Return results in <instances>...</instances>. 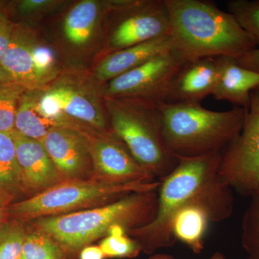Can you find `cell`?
Segmentation results:
<instances>
[{
	"label": "cell",
	"mask_w": 259,
	"mask_h": 259,
	"mask_svg": "<svg viewBox=\"0 0 259 259\" xmlns=\"http://www.w3.org/2000/svg\"><path fill=\"white\" fill-rule=\"evenodd\" d=\"M221 152L197 157H180L175 169L160 181L158 208L154 219L127 234L142 252L152 255L175 244L171 223L181 209L192 202H204L234 208L233 190L218 175Z\"/></svg>",
	"instance_id": "obj_1"
},
{
	"label": "cell",
	"mask_w": 259,
	"mask_h": 259,
	"mask_svg": "<svg viewBox=\"0 0 259 259\" xmlns=\"http://www.w3.org/2000/svg\"><path fill=\"white\" fill-rule=\"evenodd\" d=\"M175 49L187 61L239 59L256 47L229 12L205 0H164Z\"/></svg>",
	"instance_id": "obj_2"
},
{
	"label": "cell",
	"mask_w": 259,
	"mask_h": 259,
	"mask_svg": "<svg viewBox=\"0 0 259 259\" xmlns=\"http://www.w3.org/2000/svg\"><path fill=\"white\" fill-rule=\"evenodd\" d=\"M158 190L135 192L101 207L28 223L55 240L69 259H79L84 247L106 237L112 226L119 225L128 232L151 223L157 212Z\"/></svg>",
	"instance_id": "obj_3"
},
{
	"label": "cell",
	"mask_w": 259,
	"mask_h": 259,
	"mask_svg": "<svg viewBox=\"0 0 259 259\" xmlns=\"http://www.w3.org/2000/svg\"><path fill=\"white\" fill-rule=\"evenodd\" d=\"M161 108L165 143L177 158L222 152L241 133L246 112L213 111L201 102H161Z\"/></svg>",
	"instance_id": "obj_4"
},
{
	"label": "cell",
	"mask_w": 259,
	"mask_h": 259,
	"mask_svg": "<svg viewBox=\"0 0 259 259\" xmlns=\"http://www.w3.org/2000/svg\"><path fill=\"white\" fill-rule=\"evenodd\" d=\"M110 101L112 133L155 180H163L175 169L179 158L165 143L161 102L141 98H112Z\"/></svg>",
	"instance_id": "obj_5"
},
{
	"label": "cell",
	"mask_w": 259,
	"mask_h": 259,
	"mask_svg": "<svg viewBox=\"0 0 259 259\" xmlns=\"http://www.w3.org/2000/svg\"><path fill=\"white\" fill-rule=\"evenodd\" d=\"M158 180L110 185L93 180H64L42 193L13 202L9 219L28 223L101 207L135 192L158 190Z\"/></svg>",
	"instance_id": "obj_6"
},
{
	"label": "cell",
	"mask_w": 259,
	"mask_h": 259,
	"mask_svg": "<svg viewBox=\"0 0 259 259\" xmlns=\"http://www.w3.org/2000/svg\"><path fill=\"white\" fill-rule=\"evenodd\" d=\"M218 175L244 197L259 190V87L250 94L241 133L221 152Z\"/></svg>",
	"instance_id": "obj_7"
},
{
	"label": "cell",
	"mask_w": 259,
	"mask_h": 259,
	"mask_svg": "<svg viewBox=\"0 0 259 259\" xmlns=\"http://www.w3.org/2000/svg\"><path fill=\"white\" fill-rule=\"evenodd\" d=\"M186 62L175 49L162 53L110 80L106 89L107 95L111 98H141L163 102L172 80Z\"/></svg>",
	"instance_id": "obj_8"
},
{
	"label": "cell",
	"mask_w": 259,
	"mask_h": 259,
	"mask_svg": "<svg viewBox=\"0 0 259 259\" xmlns=\"http://www.w3.org/2000/svg\"><path fill=\"white\" fill-rule=\"evenodd\" d=\"M114 5L123 15L109 39V47L114 51L171 36V22L164 0L120 2Z\"/></svg>",
	"instance_id": "obj_9"
},
{
	"label": "cell",
	"mask_w": 259,
	"mask_h": 259,
	"mask_svg": "<svg viewBox=\"0 0 259 259\" xmlns=\"http://www.w3.org/2000/svg\"><path fill=\"white\" fill-rule=\"evenodd\" d=\"M75 130L82 135L90 151L93 166L90 180L110 185L156 180L135 159L112 131L93 135L78 127Z\"/></svg>",
	"instance_id": "obj_10"
},
{
	"label": "cell",
	"mask_w": 259,
	"mask_h": 259,
	"mask_svg": "<svg viewBox=\"0 0 259 259\" xmlns=\"http://www.w3.org/2000/svg\"><path fill=\"white\" fill-rule=\"evenodd\" d=\"M53 163L64 180H88L93 166L82 135L70 127H55L41 141Z\"/></svg>",
	"instance_id": "obj_11"
},
{
	"label": "cell",
	"mask_w": 259,
	"mask_h": 259,
	"mask_svg": "<svg viewBox=\"0 0 259 259\" xmlns=\"http://www.w3.org/2000/svg\"><path fill=\"white\" fill-rule=\"evenodd\" d=\"M11 134L20 167V192L27 198L64 181L41 143L25 137L15 130Z\"/></svg>",
	"instance_id": "obj_12"
},
{
	"label": "cell",
	"mask_w": 259,
	"mask_h": 259,
	"mask_svg": "<svg viewBox=\"0 0 259 259\" xmlns=\"http://www.w3.org/2000/svg\"><path fill=\"white\" fill-rule=\"evenodd\" d=\"M233 208L196 202L186 205L177 212L171 223V233L193 253L199 254L204 249V237L212 223H219L231 217Z\"/></svg>",
	"instance_id": "obj_13"
},
{
	"label": "cell",
	"mask_w": 259,
	"mask_h": 259,
	"mask_svg": "<svg viewBox=\"0 0 259 259\" xmlns=\"http://www.w3.org/2000/svg\"><path fill=\"white\" fill-rule=\"evenodd\" d=\"M218 67V58L187 61L172 80L163 102H201L212 95Z\"/></svg>",
	"instance_id": "obj_14"
},
{
	"label": "cell",
	"mask_w": 259,
	"mask_h": 259,
	"mask_svg": "<svg viewBox=\"0 0 259 259\" xmlns=\"http://www.w3.org/2000/svg\"><path fill=\"white\" fill-rule=\"evenodd\" d=\"M218 61V76L212 96L247 108L250 94L259 87V73L241 66L234 58L222 56Z\"/></svg>",
	"instance_id": "obj_15"
},
{
	"label": "cell",
	"mask_w": 259,
	"mask_h": 259,
	"mask_svg": "<svg viewBox=\"0 0 259 259\" xmlns=\"http://www.w3.org/2000/svg\"><path fill=\"white\" fill-rule=\"evenodd\" d=\"M173 49L175 44L172 37L164 36L114 51L99 65L97 77L101 81H110L155 56Z\"/></svg>",
	"instance_id": "obj_16"
},
{
	"label": "cell",
	"mask_w": 259,
	"mask_h": 259,
	"mask_svg": "<svg viewBox=\"0 0 259 259\" xmlns=\"http://www.w3.org/2000/svg\"><path fill=\"white\" fill-rule=\"evenodd\" d=\"M32 47L28 41L17 36L14 32L10 47L0 59V65L13 82L22 88H34L46 82L35 69Z\"/></svg>",
	"instance_id": "obj_17"
},
{
	"label": "cell",
	"mask_w": 259,
	"mask_h": 259,
	"mask_svg": "<svg viewBox=\"0 0 259 259\" xmlns=\"http://www.w3.org/2000/svg\"><path fill=\"white\" fill-rule=\"evenodd\" d=\"M55 127L64 126L44 115L35 95L23 94L17 110L15 131L25 137L41 142L48 132Z\"/></svg>",
	"instance_id": "obj_18"
},
{
	"label": "cell",
	"mask_w": 259,
	"mask_h": 259,
	"mask_svg": "<svg viewBox=\"0 0 259 259\" xmlns=\"http://www.w3.org/2000/svg\"><path fill=\"white\" fill-rule=\"evenodd\" d=\"M59 102L62 111L70 117L82 121L100 132H111L96 106L83 95L69 88H58L49 91Z\"/></svg>",
	"instance_id": "obj_19"
},
{
	"label": "cell",
	"mask_w": 259,
	"mask_h": 259,
	"mask_svg": "<svg viewBox=\"0 0 259 259\" xmlns=\"http://www.w3.org/2000/svg\"><path fill=\"white\" fill-rule=\"evenodd\" d=\"M98 14L95 2L87 0L76 5L65 19L64 30L67 40L76 46L87 44L93 35Z\"/></svg>",
	"instance_id": "obj_20"
},
{
	"label": "cell",
	"mask_w": 259,
	"mask_h": 259,
	"mask_svg": "<svg viewBox=\"0 0 259 259\" xmlns=\"http://www.w3.org/2000/svg\"><path fill=\"white\" fill-rule=\"evenodd\" d=\"M28 225L21 259H69L64 248L49 235Z\"/></svg>",
	"instance_id": "obj_21"
},
{
	"label": "cell",
	"mask_w": 259,
	"mask_h": 259,
	"mask_svg": "<svg viewBox=\"0 0 259 259\" xmlns=\"http://www.w3.org/2000/svg\"><path fill=\"white\" fill-rule=\"evenodd\" d=\"M0 187L20 191V167L11 133H0Z\"/></svg>",
	"instance_id": "obj_22"
},
{
	"label": "cell",
	"mask_w": 259,
	"mask_h": 259,
	"mask_svg": "<svg viewBox=\"0 0 259 259\" xmlns=\"http://www.w3.org/2000/svg\"><path fill=\"white\" fill-rule=\"evenodd\" d=\"M105 258H134L142 252L137 241L127 234L124 227L115 225L100 242Z\"/></svg>",
	"instance_id": "obj_23"
},
{
	"label": "cell",
	"mask_w": 259,
	"mask_h": 259,
	"mask_svg": "<svg viewBox=\"0 0 259 259\" xmlns=\"http://www.w3.org/2000/svg\"><path fill=\"white\" fill-rule=\"evenodd\" d=\"M250 197L241 222L242 246L248 259H259V190Z\"/></svg>",
	"instance_id": "obj_24"
},
{
	"label": "cell",
	"mask_w": 259,
	"mask_h": 259,
	"mask_svg": "<svg viewBox=\"0 0 259 259\" xmlns=\"http://www.w3.org/2000/svg\"><path fill=\"white\" fill-rule=\"evenodd\" d=\"M227 7L255 47L259 48V0H231Z\"/></svg>",
	"instance_id": "obj_25"
},
{
	"label": "cell",
	"mask_w": 259,
	"mask_h": 259,
	"mask_svg": "<svg viewBox=\"0 0 259 259\" xmlns=\"http://www.w3.org/2000/svg\"><path fill=\"white\" fill-rule=\"evenodd\" d=\"M27 223L10 220L0 230V259H21Z\"/></svg>",
	"instance_id": "obj_26"
},
{
	"label": "cell",
	"mask_w": 259,
	"mask_h": 259,
	"mask_svg": "<svg viewBox=\"0 0 259 259\" xmlns=\"http://www.w3.org/2000/svg\"><path fill=\"white\" fill-rule=\"evenodd\" d=\"M23 88L15 83L0 84V133L15 131V117Z\"/></svg>",
	"instance_id": "obj_27"
},
{
	"label": "cell",
	"mask_w": 259,
	"mask_h": 259,
	"mask_svg": "<svg viewBox=\"0 0 259 259\" xmlns=\"http://www.w3.org/2000/svg\"><path fill=\"white\" fill-rule=\"evenodd\" d=\"M31 54L37 73L47 82L52 76L54 64V53L49 48L32 46Z\"/></svg>",
	"instance_id": "obj_28"
},
{
	"label": "cell",
	"mask_w": 259,
	"mask_h": 259,
	"mask_svg": "<svg viewBox=\"0 0 259 259\" xmlns=\"http://www.w3.org/2000/svg\"><path fill=\"white\" fill-rule=\"evenodd\" d=\"M38 105L40 110L48 118L59 122L64 127L69 125V123L63 120L64 113L61 109L59 102L49 92L40 97Z\"/></svg>",
	"instance_id": "obj_29"
},
{
	"label": "cell",
	"mask_w": 259,
	"mask_h": 259,
	"mask_svg": "<svg viewBox=\"0 0 259 259\" xmlns=\"http://www.w3.org/2000/svg\"><path fill=\"white\" fill-rule=\"evenodd\" d=\"M16 194L14 191L0 187V230L10 221L9 209L15 202Z\"/></svg>",
	"instance_id": "obj_30"
},
{
	"label": "cell",
	"mask_w": 259,
	"mask_h": 259,
	"mask_svg": "<svg viewBox=\"0 0 259 259\" xmlns=\"http://www.w3.org/2000/svg\"><path fill=\"white\" fill-rule=\"evenodd\" d=\"M13 34L14 32L11 23L0 13V59L10 47Z\"/></svg>",
	"instance_id": "obj_31"
},
{
	"label": "cell",
	"mask_w": 259,
	"mask_h": 259,
	"mask_svg": "<svg viewBox=\"0 0 259 259\" xmlns=\"http://www.w3.org/2000/svg\"><path fill=\"white\" fill-rule=\"evenodd\" d=\"M54 3L55 2L49 0H24L19 4L18 9L20 13L28 14L46 9L51 5H54Z\"/></svg>",
	"instance_id": "obj_32"
},
{
	"label": "cell",
	"mask_w": 259,
	"mask_h": 259,
	"mask_svg": "<svg viewBox=\"0 0 259 259\" xmlns=\"http://www.w3.org/2000/svg\"><path fill=\"white\" fill-rule=\"evenodd\" d=\"M238 64L244 66L247 69L253 70L259 73V48H255L253 50L237 59Z\"/></svg>",
	"instance_id": "obj_33"
},
{
	"label": "cell",
	"mask_w": 259,
	"mask_h": 259,
	"mask_svg": "<svg viewBox=\"0 0 259 259\" xmlns=\"http://www.w3.org/2000/svg\"><path fill=\"white\" fill-rule=\"evenodd\" d=\"M105 256L100 245H90L80 252L79 259H105Z\"/></svg>",
	"instance_id": "obj_34"
},
{
	"label": "cell",
	"mask_w": 259,
	"mask_h": 259,
	"mask_svg": "<svg viewBox=\"0 0 259 259\" xmlns=\"http://www.w3.org/2000/svg\"><path fill=\"white\" fill-rule=\"evenodd\" d=\"M148 259H176L171 255L165 254V253H153L151 255ZM207 259H228L221 252H216L212 256Z\"/></svg>",
	"instance_id": "obj_35"
},
{
	"label": "cell",
	"mask_w": 259,
	"mask_h": 259,
	"mask_svg": "<svg viewBox=\"0 0 259 259\" xmlns=\"http://www.w3.org/2000/svg\"><path fill=\"white\" fill-rule=\"evenodd\" d=\"M5 83H15L13 79L10 77V75L3 69V66L0 65V84Z\"/></svg>",
	"instance_id": "obj_36"
}]
</instances>
